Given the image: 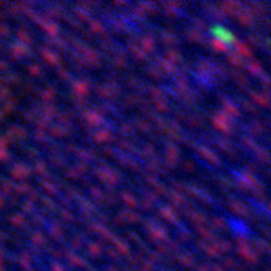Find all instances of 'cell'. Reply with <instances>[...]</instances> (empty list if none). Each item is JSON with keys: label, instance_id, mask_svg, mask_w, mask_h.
Segmentation results:
<instances>
[{"label": "cell", "instance_id": "1", "mask_svg": "<svg viewBox=\"0 0 271 271\" xmlns=\"http://www.w3.org/2000/svg\"><path fill=\"white\" fill-rule=\"evenodd\" d=\"M211 33L214 35V38L217 41H221L222 45L226 46H234L235 45V36L230 30H227L226 26L222 25H214L211 28Z\"/></svg>", "mask_w": 271, "mask_h": 271}]
</instances>
